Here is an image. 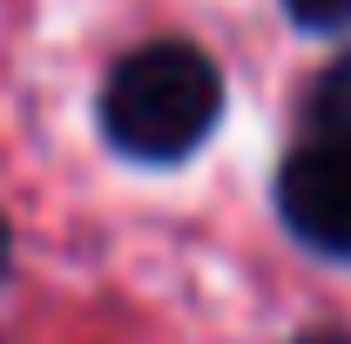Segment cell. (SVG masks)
Wrapping results in <instances>:
<instances>
[{
  "label": "cell",
  "instance_id": "2",
  "mask_svg": "<svg viewBox=\"0 0 351 344\" xmlns=\"http://www.w3.org/2000/svg\"><path fill=\"white\" fill-rule=\"evenodd\" d=\"M277 216H284V230L298 243L324 250V257H351V149L345 142L311 135L298 156H284Z\"/></svg>",
  "mask_w": 351,
  "mask_h": 344
},
{
  "label": "cell",
  "instance_id": "1",
  "mask_svg": "<svg viewBox=\"0 0 351 344\" xmlns=\"http://www.w3.org/2000/svg\"><path fill=\"white\" fill-rule=\"evenodd\" d=\"M223 115V75L203 47L149 41L129 47L101 82V135L129 162H182Z\"/></svg>",
  "mask_w": 351,
  "mask_h": 344
},
{
  "label": "cell",
  "instance_id": "3",
  "mask_svg": "<svg viewBox=\"0 0 351 344\" xmlns=\"http://www.w3.org/2000/svg\"><path fill=\"white\" fill-rule=\"evenodd\" d=\"M304 122H311V135L317 142H345L351 149V47L311 82V95H304Z\"/></svg>",
  "mask_w": 351,
  "mask_h": 344
},
{
  "label": "cell",
  "instance_id": "5",
  "mask_svg": "<svg viewBox=\"0 0 351 344\" xmlns=\"http://www.w3.org/2000/svg\"><path fill=\"white\" fill-rule=\"evenodd\" d=\"M298 344H351V331H311V338H298Z\"/></svg>",
  "mask_w": 351,
  "mask_h": 344
},
{
  "label": "cell",
  "instance_id": "4",
  "mask_svg": "<svg viewBox=\"0 0 351 344\" xmlns=\"http://www.w3.org/2000/svg\"><path fill=\"white\" fill-rule=\"evenodd\" d=\"M284 14H291L298 27H311V34H338V27H351V0H284Z\"/></svg>",
  "mask_w": 351,
  "mask_h": 344
},
{
  "label": "cell",
  "instance_id": "6",
  "mask_svg": "<svg viewBox=\"0 0 351 344\" xmlns=\"http://www.w3.org/2000/svg\"><path fill=\"white\" fill-rule=\"evenodd\" d=\"M7 257H14V243H7V223H0V270H7Z\"/></svg>",
  "mask_w": 351,
  "mask_h": 344
}]
</instances>
